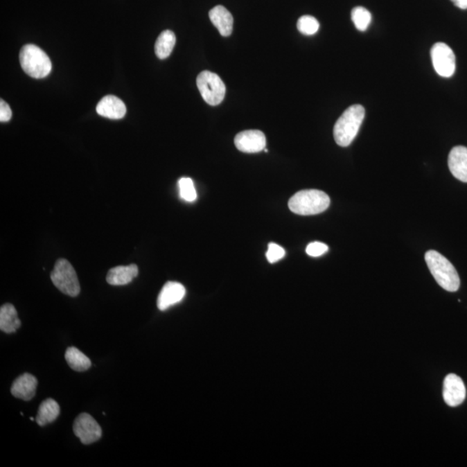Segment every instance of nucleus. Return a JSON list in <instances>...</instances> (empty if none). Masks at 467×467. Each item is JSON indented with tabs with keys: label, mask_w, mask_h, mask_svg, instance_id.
<instances>
[{
	"label": "nucleus",
	"mask_w": 467,
	"mask_h": 467,
	"mask_svg": "<svg viewBox=\"0 0 467 467\" xmlns=\"http://www.w3.org/2000/svg\"><path fill=\"white\" fill-rule=\"evenodd\" d=\"M448 167L456 179L467 183V148L459 146L451 150L448 156Z\"/></svg>",
	"instance_id": "obj_12"
},
{
	"label": "nucleus",
	"mask_w": 467,
	"mask_h": 467,
	"mask_svg": "<svg viewBox=\"0 0 467 467\" xmlns=\"http://www.w3.org/2000/svg\"><path fill=\"white\" fill-rule=\"evenodd\" d=\"M65 359L69 367L76 371H86L91 367L90 359L76 347L68 348L65 352Z\"/></svg>",
	"instance_id": "obj_19"
},
{
	"label": "nucleus",
	"mask_w": 467,
	"mask_h": 467,
	"mask_svg": "<svg viewBox=\"0 0 467 467\" xmlns=\"http://www.w3.org/2000/svg\"><path fill=\"white\" fill-rule=\"evenodd\" d=\"M186 294V288L179 282L168 281L160 292L157 306L160 311H166L170 306L182 301Z\"/></svg>",
	"instance_id": "obj_11"
},
{
	"label": "nucleus",
	"mask_w": 467,
	"mask_h": 467,
	"mask_svg": "<svg viewBox=\"0 0 467 467\" xmlns=\"http://www.w3.org/2000/svg\"><path fill=\"white\" fill-rule=\"evenodd\" d=\"M212 24H214L222 37L231 36L233 30L234 19L232 14L225 7L218 6L209 13Z\"/></svg>",
	"instance_id": "obj_15"
},
{
	"label": "nucleus",
	"mask_w": 467,
	"mask_h": 467,
	"mask_svg": "<svg viewBox=\"0 0 467 467\" xmlns=\"http://www.w3.org/2000/svg\"><path fill=\"white\" fill-rule=\"evenodd\" d=\"M365 117L364 107L353 105L348 107L334 125V139L337 145L346 148L350 146L359 132Z\"/></svg>",
	"instance_id": "obj_2"
},
{
	"label": "nucleus",
	"mask_w": 467,
	"mask_h": 467,
	"mask_svg": "<svg viewBox=\"0 0 467 467\" xmlns=\"http://www.w3.org/2000/svg\"><path fill=\"white\" fill-rule=\"evenodd\" d=\"M179 195L183 200L193 203L197 200V194L193 179L181 177L179 181Z\"/></svg>",
	"instance_id": "obj_22"
},
{
	"label": "nucleus",
	"mask_w": 467,
	"mask_h": 467,
	"mask_svg": "<svg viewBox=\"0 0 467 467\" xmlns=\"http://www.w3.org/2000/svg\"><path fill=\"white\" fill-rule=\"evenodd\" d=\"M176 44V36L172 30H164L155 43V54L159 59L169 57Z\"/></svg>",
	"instance_id": "obj_20"
},
{
	"label": "nucleus",
	"mask_w": 467,
	"mask_h": 467,
	"mask_svg": "<svg viewBox=\"0 0 467 467\" xmlns=\"http://www.w3.org/2000/svg\"><path fill=\"white\" fill-rule=\"evenodd\" d=\"M51 279L55 287L62 294L76 297L81 292V287L75 268L67 260L59 259L51 272Z\"/></svg>",
	"instance_id": "obj_5"
},
{
	"label": "nucleus",
	"mask_w": 467,
	"mask_h": 467,
	"mask_svg": "<svg viewBox=\"0 0 467 467\" xmlns=\"http://www.w3.org/2000/svg\"><path fill=\"white\" fill-rule=\"evenodd\" d=\"M330 197L324 191L305 190L299 191L288 202V207L294 213L312 215L326 211L330 206Z\"/></svg>",
	"instance_id": "obj_3"
},
{
	"label": "nucleus",
	"mask_w": 467,
	"mask_h": 467,
	"mask_svg": "<svg viewBox=\"0 0 467 467\" xmlns=\"http://www.w3.org/2000/svg\"><path fill=\"white\" fill-rule=\"evenodd\" d=\"M428 268L434 280L441 287L448 292L459 290L461 280L454 265L437 251L430 250L425 254Z\"/></svg>",
	"instance_id": "obj_1"
},
{
	"label": "nucleus",
	"mask_w": 467,
	"mask_h": 467,
	"mask_svg": "<svg viewBox=\"0 0 467 467\" xmlns=\"http://www.w3.org/2000/svg\"><path fill=\"white\" fill-rule=\"evenodd\" d=\"M73 431L82 444L89 445L102 438L103 430L100 425L90 414L82 413L76 418Z\"/></svg>",
	"instance_id": "obj_8"
},
{
	"label": "nucleus",
	"mask_w": 467,
	"mask_h": 467,
	"mask_svg": "<svg viewBox=\"0 0 467 467\" xmlns=\"http://www.w3.org/2000/svg\"><path fill=\"white\" fill-rule=\"evenodd\" d=\"M431 58L434 71L442 78H449L454 76L456 69V58L454 51L444 43H437L431 49Z\"/></svg>",
	"instance_id": "obj_7"
},
{
	"label": "nucleus",
	"mask_w": 467,
	"mask_h": 467,
	"mask_svg": "<svg viewBox=\"0 0 467 467\" xmlns=\"http://www.w3.org/2000/svg\"><path fill=\"white\" fill-rule=\"evenodd\" d=\"M96 112L103 117L120 120L125 116L127 107L118 97L107 96L100 100L96 107Z\"/></svg>",
	"instance_id": "obj_14"
},
{
	"label": "nucleus",
	"mask_w": 467,
	"mask_h": 467,
	"mask_svg": "<svg viewBox=\"0 0 467 467\" xmlns=\"http://www.w3.org/2000/svg\"><path fill=\"white\" fill-rule=\"evenodd\" d=\"M37 379L29 373H24L13 382L10 393L16 398L30 400L36 395Z\"/></svg>",
	"instance_id": "obj_13"
},
{
	"label": "nucleus",
	"mask_w": 467,
	"mask_h": 467,
	"mask_svg": "<svg viewBox=\"0 0 467 467\" xmlns=\"http://www.w3.org/2000/svg\"><path fill=\"white\" fill-rule=\"evenodd\" d=\"M351 19L358 30L365 31L371 23V13L364 7L358 6L351 10Z\"/></svg>",
	"instance_id": "obj_21"
},
{
	"label": "nucleus",
	"mask_w": 467,
	"mask_h": 467,
	"mask_svg": "<svg viewBox=\"0 0 467 467\" xmlns=\"http://www.w3.org/2000/svg\"><path fill=\"white\" fill-rule=\"evenodd\" d=\"M451 1L454 3L455 6H457L459 9H467V0H451Z\"/></svg>",
	"instance_id": "obj_27"
},
{
	"label": "nucleus",
	"mask_w": 467,
	"mask_h": 467,
	"mask_svg": "<svg viewBox=\"0 0 467 467\" xmlns=\"http://www.w3.org/2000/svg\"><path fill=\"white\" fill-rule=\"evenodd\" d=\"M285 249L283 247L278 245L276 243H270L268 245L267 252L266 254L267 259L270 263H277L285 256Z\"/></svg>",
	"instance_id": "obj_24"
},
{
	"label": "nucleus",
	"mask_w": 467,
	"mask_h": 467,
	"mask_svg": "<svg viewBox=\"0 0 467 467\" xmlns=\"http://www.w3.org/2000/svg\"><path fill=\"white\" fill-rule=\"evenodd\" d=\"M19 62L23 71L35 79L46 78L52 69L50 58L34 44H26L21 49Z\"/></svg>",
	"instance_id": "obj_4"
},
{
	"label": "nucleus",
	"mask_w": 467,
	"mask_h": 467,
	"mask_svg": "<svg viewBox=\"0 0 467 467\" xmlns=\"http://www.w3.org/2000/svg\"><path fill=\"white\" fill-rule=\"evenodd\" d=\"M60 414V406L53 399H47L41 403L38 409L36 421L41 427L53 423Z\"/></svg>",
	"instance_id": "obj_18"
},
{
	"label": "nucleus",
	"mask_w": 467,
	"mask_h": 467,
	"mask_svg": "<svg viewBox=\"0 0 467 467\" xmlns=\"http://www.w3.org/2000/svg\"><path fill=\"white\" fill-rule=\"evenodd\" d=\"M329 247L325 243L315 242L310 243L306 247V252L308 256L312 257H319L323 256L328 251Z\"/></svg>",
	"instance_id": "obj_25"
},
{
	"label": "nucleus",
	"mask_w": 467,
	"mask_h": 467,
	"mask_svg": "<svg viewBox=\"0 0 467 467\" xmlns=\"http://www.w3.org/2000/svg\"><path fill=\"white\" fill-rule=\"evenodd\" d=\"M266 136L259 130H247L239 132L235 138V145L239 151L257 153L266 148Z\"/></svg>",
	"instance_id": "obj_9"
},
{
	"label": "nucleus",
	"mask_w": 467,
	"mask_h": 467,
	"mask_svg": "<svg viewBox=\"0 0 467 467\" xmlns=\"http://www.w3.org/2000/svg\"><path fill=\"white\" fill-rule=\"evenodd\" d=\"M12 112L10 106L5 102V100H1V102H0V121H9L10 118H12Z\"/></svg>",
	"instance_id": "obj_26"
},
{
	"label": "nucleus",
	"mask_w": 467,
	"mask_h": 467,
	"mask_svg": "<svg viewBox=\"0 0 467 467\" xmlns=\"http://www.w3.org/2000/svg\"><path fill=\"white\" fill-rule=\"evenodd\" d=\"M139 268L137 265L131 264L128 266H118L110 270L107 275V283L112 285H125L130 283L137 277Z\"/></svg>",
	"instance_id": "obj_16"
},
{
	"label": "nucleus",
	"mask_w": 467,
	"mask_h": 467,
	"mask_svg": "<svg viewBox=\"0 0 467 467\" xmlns=\"http://www.w3.org/2000/svg\"><path fill=\"white\" fill-rule=\"evenodd\" d=\"M466 396V386L462 379L455 374L446 376L443 385L445 403L450 407H457L464 402Z\"/></svg>",
	"instance_id": "obj_10"
},
{
	"label": "nucleus",
	"mask_w": 467,
	"mask_h": 467,
	"mask_svg": "<svg viewBox=\"0 0 467 467\" xmlns=\"http://www.w3.org/2000/svg\"><path fill=\"white\" fill-rule=\"evenodd\" d=\"M297 28L299 33L312 36L318 33L319 29V21L315 17L306 15L299 17L297 23Z\"/></svg>",
	"instance_id": "obj_23"
},
{
	"label": "nucleus",
	"mask_w": 467,
	"mask_h": 467,
	"mask_svg": "<svg viewBox=\"0 0 467 467\" xmlns=\"http://www.w3.org/2000/svg\"><path fill=\"white\" fill-rule=\"evenodd\" d=\"M197 85L202 97L211 106H218L224 100L226 86L219 76L204 71L197 76Z\"/></svg>",
	"instance_id": "obj_6"
},
{
	"label": "nucleus",
	"mask_w": 467,
	"mask_h": 467,
	"mask_svg": "<svg viewBox=\"0 0 467 467\" xmlns=\"http://www.w3.org/2000/svg\"><path fill=\"white\" fill-rule=\"evenodd\" d=\"M21 326L17 310L12 304H5L0 308V329L7 334L15 333Z\"/></svg>",
	"instance_id": "obj_17"
}]
</instances>
